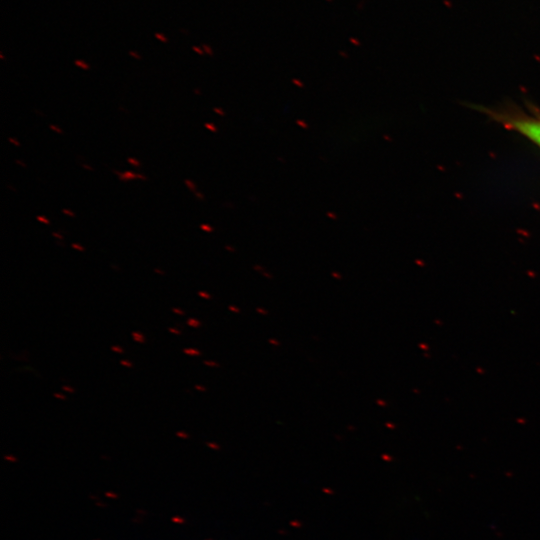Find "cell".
<instances>
[{
	"instance_id": "28",
	"label": "cell",
	"mask_w": 540,
	"mask_h": 540,
	"mask_svg": "<svg viewBox=\"0 0 540 540\" xmlns=\"http://www.w3.org/2000/svg\"><path fill=\"white\" fill-rule=\"evenodd\" d=\"M156 272L160 273V274H163L162 271L158 270V269H155Z\"/></svg>"
},
{
	"instance_id": "3",
	"label": "cell",
	"mask_w": 540,
	"mask_h": 540,
	"mask_svg": "<svg viewBox=\"0 0 540 540\" xmlns=\"http://www.w3.org/2000/svg\"><path fill=\"white\" fill-rule=\"evenodd\" d=\"M75 65L79 66L80 68H83L85 70L89 69V65L84 63L81 60H75Z\"/></svg>"
},
{
	"instance_id": "5",
	"label": "cell",
	"mask_w": 540,
	"mask_h": 540,
	"mask_svg": "<svg viewBox=\"0 0 540 540\" xmlns=\"http://www.w3.org/2000/svg\"><path fill=\"white\" fill-rule=\"evenodd\" d=\"M184 353H186V354H192V355H199V354H200L199 351H196V350H193V349H185V350H184Z\"/></svg>"
},
{
	"instance_id": "24",
	"label": "cell",
	"mask_w": 540,
	"mask_h": 540,
	"mask_svg": "<svg viewBox=\"0 0 540 540\" xmlns=\"http://www.w3.org/2000/svg\"><path fill=\"white\" fill-rule=\"evenodd\" d=\"M199 295L204 296V297H206V298H207V297L209 298V295H206V294H204V293H202V292H199Z\"/></svg>"
},
{
	"instance_id": "16",
	"label": "cell",
	"mask_w": 540,
	"mask_h": 540,
	"mask_svg": "<svg viewBox=\"0 0 540 540\" xmlns=\"http://www.w3.org/2000/svg\"><path fill=\"white\" fill-rule=\"evenodd\" d=\"M9 141H10L11 143H13L14 145H16V146H20V144H19L15 139H13V138H9Z\"/></svg>"
},
{
	"instance_id": "25",
	"label": "cell",
	"mask_w": 540,
	"mask_h": 540,
	"mask_svg": "<svg viewBox=\"0 0 540 540\" xmlns=\"http://www.w3.org/2000/svg\"><path fill=\"white\" fill-rule=\"evenodd\" d=\"M201 227H202L203 229H205V230H210V228H209L208 226L202 225Z\"/></svg>"
},
{
	"instance_id": "13",
	"label": "cell",
	"mask_w": 540,
	"mask_h": 540,
	"mask_svg": "<svg viewBox=\"0 0 540 540\" xmlns=\"http://www.w3.org/2000/svg\"><path fill=\"white\" fill-rule=\"evenodd\" d=\"M111 349H112L113 351H116V352H119V353H122V352H123V350H122L121 348L117 347V346H112Z\"/></svg>"
},
{
	"instance_id": "6",
	"label": "cell",
	"mask_w": 540,
	"mask_h": 540,
	"mask_svg": "<svg viewBox=\"0 0 540 540\" xmlns=\"http://www.w3.org/2000/svg\"><path fill=\"white\" fill-rule=\"evenodd\" d=\"M155 37L159 40H161L162 42H167V38L164 37V35L160 34V33H156L155 34Z\"/></svg>"
},
{
	"instance_id": "18",
	"label": "cell",
	"mask_w": 540,
	"mask_h": 540,
	"mask_svg": "<svg viewBox=\"0 0 540 540\" xmlns=\"http://www.w3.org/2000/svg\"><path fill=\"white\" fill-rule=\"evenodd\" d=\"M63 390H66V391H69V392H73V389L72 388H69L67 386H63L62 387Z\"/></svg>"
},
{
	"instance_id": "10",
	"label": "cell",
	"mask_w": 540,
	"mask_h": 540,
	"mask_svg": "<svg viewBox=\"0 0 540 540\" xmlns=\"http://www.w3.org/2000/svg\"><path fill=\"white\" fill-rule=\"evenodd\" d=\"M50 128H51L52 130L56 131L57 133H62V131H61L58 127H56L55 125H52V124H51V125H50Z\"/></svg>"
},
{
	"instance_id": "9",
	"label": "cell",
	"mask_w": 540,
	"mask_h": 540,
	"mask_svg": "<svg viewBox=\"0 0 540 540\" xmlns=\"http://www.w3.org/2000/svg\"><path fill=\"white\" fill-rule=\"evenodd\" d=\"M185 184L191 189L194 190L195 186L190 180H185Z\"/></svg>"
},
{
	"instance_id": "21",
	"label": "cell",
	"mask_w": 540,
	"mask_h": 540,
	"mask_svg": "<svg viewBox=\"0 0 540 540\" xmlns=\"http://www.w3.org/2000/svg\"><path fill=\"white\" fill-rule=\"evenodd\" d=\"M54 396L57 397V398H60V399H65V397L60 395V394H54Z\"/></svg>"
},
{
	"instance_id": "14",
	"label": "cell",
	"mask_w": 540,
	"mask_h": 540,
	"mask_svg": "<svg viewBox=\"0 0 540 540\" xmlns=\"http://www.w3.org/2000/svg\"><path fill=\"white\" fill-rule=\"evenodd\" d=\"M120 363H121L122 365H124V366H128V367H131V366H132L130 362L125 361V360L120 361Z\"/></svg>"
},
{
	"instance_id": "23",
	"label": "cell",
	"mask_w": 540,
	"mask_h": 540,
	"mask_svg": "<svg viewBox=\"0 0 540 540\" xmlns=\"http://www.w3.org/2000/svg\"><path fill=\"white\" fill-rule=\"evenodd\" d=\"M193 49H194L195 51H197L198 53L202 54V52H201V50H200L199 48L193 47Z\"/></svg>"
},
{
	"instance_id": "20",
	"label": "cell",
	"mask_w": 540,
	"mask_h": 540,
	"mask_svg": "<svg viewBox=\"0 0 540 540\" xmlns=\"http://www.w3.org/2000/svg\"><path fill=\"white\" fill-rule=\"evenodd\" d=\"M169 331H171L172 333L180 334L179 331H177V330H175V329H172V328H169Z\"/></svg>"
},
{
	"instance_id": "17",
	"label": "cell",
	"mask_w": 540,
	"mask_h": 540,
	"mask_svg": "<svg viewBox=\"0 0 540 540\" xmlns=\"http://www.w3.org/2000/svg\"><path fill=\"white\" fill-rule=\"evenodd\" d=\"M173 311H174L175 313L180 314V315H183V314H184L183 311H181V310H179V309H176V308H173Z\"/></svg>"
},
{
	"instance_id": "8",
	"label": "cell",
	"mask_w": 540,
	"mask_h": 540,
	"mask_svg": "<svg viewBox=\"0 0 540 540\" xmlns=\"http://www.w3.org/2000/svg\"><path fill=\"white\" fill-rule=\"evenodd\" d=\"M128 162L134 166H139V162L136 159L128 158Z\"/></svg>"
},
{
	"instance_id": "27",
	"label": "cell",
	"mask_w": 540,
	"mask_h": 540,
	"mask_svg": "<svg viewBox=\"0 0 540 540\" xmlns=\"http://www.w3.org/2000/svg\"><path fill=\"white\" fill-rule=\"evenodd\" d=\"M86 169H89V170H93L91 167L87 166V165H83Z\"/></svg>"
},
{
	"instance_id": "22",
	"label": "cell",
	"mask_w": 540,
	"mask_h": 540,
	"mask_svg": "<svg viewBox=\"0 0 540 540\" xmlns=\"http://www.w3.org/2000/svg\"><path fill=\"white\" fill-rule=\"evenodd\" d=\"M177 435L180 436V437H187L186 434L181 433V432H178Z\"/></svg>"
},
{
	"instance_id": "19",
	"label": "cell",
	"mask_w": 540,
	"mask_h": 540,
	"mask_svg": "<svg viewBox=\"0 0 540 540\" xmlns=\"http://www.w3.org/2000/svg\"><path fill=\"white\" fill-rule=\"evenodd\" d=\"M52 235L55 236V237H58V238H60V239H63V237H62L61 235H59V234H57V233H55V232H53Z\"/></svg>"
},
{
	"instance_id": "4",
	"label": "cell",
	"mask_w": 540,
	"mask_h": 540,
	"mask_svg": "<svg viewBox=\"0 0 540 540\" xmlns=\"http://www.w3.org/2000/svg\"><path fill=\"white\" fill-rule=\"evenodd\" d=\"M187 323L193 327H198L200 325V323L193 318L188 319Z\"/></svg>"
},
{
	"instance_id": "12",
	"label": "cell",
	"mask_w": 540,
	"mask_h": 540,
	"mask_svg": "<svg viewBox=\"0 0 540 540\" xmlns=\"http://www.w3.org/2000/svg\"><path fill=\"white\" fill-rule=\"evenodd\" d=\"M72 247L77 249V250L84 251V248L82 246H80V245L72 244Z\"/></svg>"
},
{
	"instance_id": "11",
	"label": "cell",
	"mask_w": 540,
	"mask_h": 540,
	"mask_svg": "<svg viewBox=\"0 0 540 540\" xmlns=\"http://www.w3.org/2000/svg\"><path fill=\"white\" fill-rule=\"evenodd\" d=\"M62 212L65 213V214H67V215H69V216H72V217L74 216V213L71 212V211L68 210V209H63Z\"/></svg>"
},
{
	"instance_id": "2",
	"label": "cell",
	"mask_w": 540,
	"mask_h": 540,
	"mask_svg": "<svg viewBox=\"0 0 540 540\" xmlns=\"http://www.w3.org/2000/svg\"><path fill=\"white\" fill-rule=\"evenodd\" d=\"M132 336L137 342L144 343L145 341L144 336L139 332H132Z\"/></svg>"
},
{
	"instance_id": "1",
	"label": "cell",
	"mask_w": 540,
	"mask_h": 540,
	"mask_svg": "<svg viewBox=\"0 0 540 540\" xmlns=\"http://www.w3.org/2000/svg\"><path fill=\"white\" fill-rule=\"evenodd\" d=\"M513 128L540 148V120L519 118L510 122Z\"/></svg>"
},
{
	"instance_id": "26",
	"label": "cell",
	"mask_w": 540,
	"mask_h": 540,
	"mask_svg": "<svg viewBox=\"0 0 540 540\" xmlns=\"http://www.w3.org/2000/svg\"><path fill=\"white\" fill-rule=\"evenodd\" d=\"M16 163L20 164L21 166H24L25 167V164H23L22 162H20L19 160H16Z\"/></svg>"
},
{
	"instance_id": "15",
	"label": "cell",
	"mask_w": 540,
	"mask_h": 540,
	"mask_svg": "<svg viewBox=\"0 0 540 540\" xmlns=\"http://www.w3.org/2000/svg\"><path fill=\"white\" fill-rule=\"evenodd\" d=\"M129 54L131 56H133L134 58H136V59H140V56L137 53L133 52V51H130Z\"/></svg>"
},
{
	"instance_id": "7",
	"label": "cell",
	"mask_w": 540,
	"mask_h": 540,
	"mask_svg": "<svg viewBox=\"0 0 540 540\" xmlns=\"http://www.w3.org/2000/svg\"><path fill=\"white\" fill-rule=\"evenodd\" d=\"M37 220L40 221V222H43L45 224H49V220H47L45 217L43 216H37Z\"/></svg>"
}]
</instances>
